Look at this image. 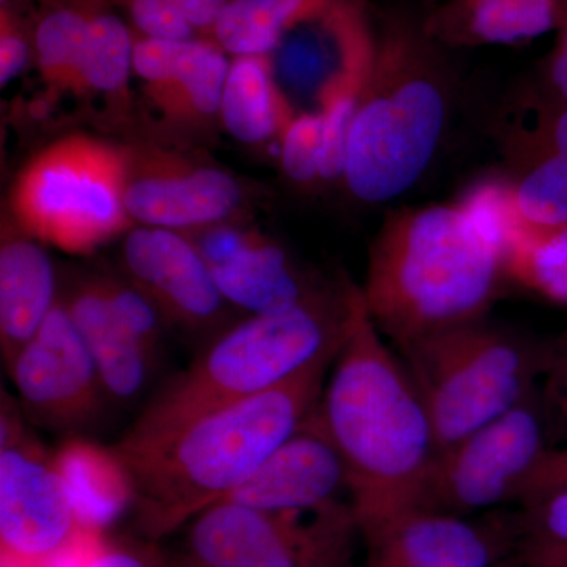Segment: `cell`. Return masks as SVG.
Wrapping results in <instances>:
<instances>
[{"label": "cell", "instance_id": "obj_1", "mask_svg": "<svg viewBox=\"0 0 567 567\" xmlns=\"http://www.w3.org/2000/svg\"><path fill=\"white\" fill-rule=\"evenodd\" d=\"M317 406L344 462L361 535L415 511L439 454L435 432L401 357L372 322L360 286L349 333Z\"/></svg>", "mask_w": 567, "mask_h": 567}, {"label": "cell", "instance_id": "obj_2", "mask_svg": "<svg viewBox=\"0 0 567 567\" xmlns=\"http://www.w3.org/2000/svg\"><path fill=\"white\" fill-rule=\"evenodd\" d=\"M336 357L162 439L107 446L145 532H173L248 483L315 410Z\"/></svg>", "mask_w": 567, "mask_h": 567}, {"label": "cell", "instance_id": "obj_3", "mask_svg": "<svg viewBox=\"0 0 567 567\" xmlns=\"http://www.w3.org/2000/svg\"><path fill=\"white\" fill-rule=\"evenodd\" d=\"M450 51L429 35L423 17L390 11L380 22L347 142L342 188L354 203H393L434 164L464 95Z\"/></svg>", "mask_w": 567, "mask_h": 567}, {"label": "cell", "instance_id": "obj_4", "mask_svg": "<svg viewBox=\"0 0 567 567\" xmlns=\"http://www.w3.org/2000/svg\"><path fill=\"white\" fill-rule=\"evenodd\" d=\"M506 282L502 249L456 200L388 212L360 287L372 322L402 350L484 319Z\"/></svg>", "mask_w": 567, "mask_h": 567}, {"label": "cell", "instance_id": "obj_5", "mask_svg": "<svg viewBox=\"0 0 567 567\" xmlns=\"http://www.w3.org/2000/svg\"><path fill=\"white\" fill-rule=\"evenodd\" d=\"M354 289L342 276L289 311L248 316L224 328L148 399L122 442L162 439L336 357L352 322Z\"/></svg>", "mask_w": 567, "mask_h": 567}, {"label": "cell", "instance_id": "obj_6", "mask_svg": "<svg viewBox=\"0 0 567 567\" xmlns=\"http://www.w3.org/2000/svg\"><path fill=\"white\" fill-rule=\"evenodd\" d=\"M551 347L484 317L425 336L398 353L443 451L533 395L536 380L550 368Z\"/></svg>", "mask_w": 567, "mask_h": 567}, {"label": "cell", "instance_id": "obj_7", "mask_svg": "<svg viewBox=\"0 0 567 567\" xmlns=\"http://www.w3.org/2000/svg\"><path fill=\"white\" fill-rule=\"evenodd\" d=\"M125 183V148L82 134L66 136L37 153L18 175L11 216L43 244L91 252L134 226Z\"/></svg>", "mask_w": 567, "mask_h": 567}, {"label": "cell", "instance_id": "obj_8", "mask_svg": "<svg viewBox=\"0 0 567 567\" xmlns=\"http://www.w3.org/2000/svg\"><path fill=\"white\" fill-rule=\"evenodd\" d=\"M6 393V391H3ZM2 394L0 546L2 565L51 567L99 536L82 520L61 456H51L21 425L20 404Z\"/></svg>", "mask_w": 567, "mask_h": 567}, {"label": "cell", "instance_id": "obj_9", "mask_svg": "<svg viewBox=\"0 0 567 567\" xmlns=\"http://www.w3.org/2000/svg\"><path fill=\"white\" fill-rule=\"evenodd\" d=\"M358 529L352 505L267 513L233 502L200 513L189 532L196 567H344Z\"/></svg>", "mask_w": 567, "mask_h": 567}, {"label": "cell", "instance_id": "obj_10", "mask_svg": "<svg viewBox=\"0 0 567 567\" xmlns=\"http://www.w3.org/2000/svg\"><path fill=\"white\" fill-rule=\"evenodd\" d=\"M377 54L368 0H309L267 55L289 118L361 91Z\"/></svg>", "mask_w": 567, "mask_h": 567}, {"label": "cell", "instance_id": "obj_11", "mask_svg": "<svg viewBox=\"0 0 567 567\" xmlns=\"http://www.w3.org/2000/svg\"><path fill=\"white\" fill-rule=\"evenodd\" d=\"M547 450L543 420L529 395L456 445L439 451L416 509L466 517L517 503Z\"/></svg>", "mask_w": 567, "mask_h": 567}, {"label": "cell", "instance_id": "obj_12", "mask_svg": "<svg viewBox=\"0 0 567 567\" xmlns=\"http://www.w3.org/2000/svg\"><path fill=\"white\" fill-rule=\"evenodd\" d=\"M6 371L22 412L47 431H87L102 421L112 404L99 368L61 298Z\"/></svg>", "mask_w": 567, "mask_h": 567}, {"label": "cell", "instance_id": "obj_13", "mask_svg": "<svg viewBox=\"0 0 567 567\" xmlns=\"http://www.w3.org/2000/svg\"><path fill=\"white\" fill-rule=\"evenodd\" d=\"M125 151V207L134 226L189 234L233 223L244 210V183L229 171L159 147Z\"/></svg>", "mask_w": 567, "mask_h": 567}, {"label": "cell", "instance_id": "obj_14", "mask_svg": "<svg viewBox=\"0 0 567 567\" xmlns=\"http://www.w3.org/2000/svg\"><path fill=\"white\" fill-rule=\"evenodd\" d=\"M122 274L147 295L171 327L208 342L229 327L234 306L224 298L210 267L188 235L133 226L123 237Z\"/></svg>", "mask_w": 567, "mask_h": 567}, {"label": "cell", "instance_id": "obj_15", "mask_svg": "<svg viewBox=\"0 0 567 567\" xmlns=\"http://www.w3.org/2000/svg\"><path fill=\"white\" fill-rule=\"evenodd\" d=\"M227 55L210 37L166 40L134 32L133 73L171 125L196 128L219 121Z\"/></svg>", "mask_w": 567, "mask_h": 567}, {"label": "cell", "instance_id": "obj_16", "mask_svg": "<svg viewBox=\"0 0 567 567\" xmlns=\"http://www.w3.org/2000/svg\"><path fill=\"white\" fill-rule=\"evenodd\" d=\"M317 405L251 480L224 502L286 513L316 509L338 502L339 492H349L344 462Z\"/></svg>", "mask_w": 567, "mask_h": 567}, {"label": "cell", "instance_id": "obj_17", "mask_svg": "<svg viewBox=\"0 0 567 567\" xmlns=\"http://www.w3.org/2000/svg\"><path fill=\"white\" fill-rule=\"evenodd\" d=\"M364 540L368 567H494L507 546V528L415 509Z\"/></svg>", "mask_w": 567, "mask_h": 567}, {"label": "cell", "instance_id": "obj_18", "mask_svg": "<svg viewBox=\"0 0 567 567\" xmlns=\"http://www.w3.org/2000/svg\"><path fill=\"white\" fill-rule=\"evenodd\" d=\"M59 298L91 352L112 404L136 402L152 382L158 361L126 330L107 301L99 276L74 279Z\"/></svg>", "mask_w": 567, "mask_h": 567}, {"label": "cell", "instance_id": "obj_19", "mask_svg": "<svg viewBox=\"0 0 567 567\" xmlns=\"http://www.w3.org/2000/svg\"><path fill=\"white\" fill-rule=\"evenodd\" d=\"M58 274L43 241L13 218L0 240V350L3 365L40 330L59 301Z\"/></svg>", "mask_w": 567, "mask_h": 567}, {"label": "cell", "instance_id": "obj_20", "mask_svg": "<svg viewBox=\"0 0 567 567\" xmlns=\"http://www.w3.org/2000/svg\"><path fill=\"white\" fill-rule=\"evenodd\" d=\"M208 267L224 298L248 316L289 311L330 282L301 270L282 245L249 230L234 252Z\"/></svg>", "mask_w": 567, "mask_h": 567}, {"label": "cell", "instance_id": "obj_21", "mask_svg": "<svg viewBox=\"0 0 567 567\" xmlns=\"http://www.w3.org/2000/svg\"><path fill=\"white\" fill-rule=\"evenodd\" d=\"M567 0H439L425 31L450 50L517 44L559 29Z\"/></svg>", "mask_w": 567, "mask_h": 567}, {"label": "cell", "instance_id": "obj_22", "mask_svg": "<svg viewBox=\"0 0 567 567\" xmlns=\"http://www.w3.org/2000/svg\"><path fill=\"white\" fill-rule=\"evenodd\" d=\"M488 134L503 166L537 156L567 158V104L544 95L533 82L514 85L492 112Z\"/></svg>", "mask_w": 567, "mask_h": 567}, {"label": "cell", "instance_id": "obj_23", "mask_svg": "<svg viewBox=\"0 0 567 567\" xmlns=\"http://www.w3.org/2000/svg\"><path fill=\"white\" fill-rule=\"evenodd\" d=\"M289 121L267 58H234L219 107L223 128L241 144L264 145L281 140Z\"/></svg>", "mask_w": 567, "mask_h": 567}, {"label": "cell", "instance_id": "obj_24", "mask_svg": "<svg viewBox=\"0 0 567 567\" xmlns=\"http://www.w3.org/2000/svg\"><path fill=\"white\" fill-rule=\"evenodd\" d=\"M103 0H35L33 63L55 92H78L93 11Z\"/></svg>", "mask_w": 567, "mask_h": 567}, {"label": "cell", "instance_id": "obj_25", "mask_svg": "<svg viewBox=\"0 0 567 567\" xmlns=\"http://www.w3.org/2000/svg\"><path fill=\"white\" fill-rule=\"evenodd\" d=\"M506 281L567 306V226L522 219L503 245Z\"/></svg>", "mask_w": 567, "mask_h": 567}, {"label": "cell", "instance_id": "obj_26", "mask_svg": "<svg viewBox=\"0 0 567 567\" xmlns=\"http://www.w3.org/2000/svg\"><path fill=\"white\" fill-rule=\"evenodd\" d=\"M134 32L103 0L93 11L76 93H95L106 100L126 102L133 74Z\"/></svg>", "mask_w": 567, "mask_h": 567}, {"label": "cell", "instance_id": "obj_27", "mask_svg": "<svg viewBox=\"0 0 567 567\" xmlns=\"http://www.w3.org/2000/svg\"><path fill=\"white\" fill-rule=\"evenodd\" d=\"M309 0H227L210 39L233 58H267Z\"/></svg>", "mask_w": 567, "mask_h": 567}, {"label": "cell", "instance_id": "obj_28", "mask_svg": "<svg viewBox=\"0 0 567 567\" xmlns=\"http://www.w3.org/2000/svg\"><path fill=\"white\" fill-rule=\"evenodd\" d=\"M522 218L537 226H567V158L547 155L503 166Z\"/></svg>", "mask_w": 567, "mask_h": 567}, {"label": "cell", "instance_id": "obj_29", "mask_svg": "<svg viewBox=\"0 0 567 567\" xmlns=\"http://www.w3.org/2000/svg\"><path fill=\"white\" fill-rule=\"evenodd\" d=\"M227 0H110L134 32L151 39L192 40L212 37Z\"/></svg>", "mask_w": 567, "mask_h": 567}, {"label": "cell", "instance_id": "obj_30", "mask_svg": "<svg viewBox=\"0 0 567 567\" xmlns=\"http://www.w3.org/2000/svg\"><path fill=\"white\" fill-rule=\"evenodd\" d=\"M96 276H99L100 286H102L107 301L121 317L126 330L133 334V338L140 342L145 352L151 354L153 360L159 361L164 333L169 328L162 311L125 275L99 274Z\"/></svg>", "mask_w": 567, "mask_h": 567}, {"label": "cell", "instance_id": "obj_31", "mask_svg": "<svg viewBox=\"0 0 567 567\" xmlns=\"http://www.w3.org/2000/svg\"><path fill=\"white\" fill-rule=\"evenodd\" d=\"M320 145L322 114L295 115L287 122L279 140V163L287 181L298 188L320 186Z\"/></svg>", "mask_w": 567, "mask_h": 567}, {"label": "cell", "instance_id": "obj_32", "mask_svg": "<svg viewBox=\"0 0 567 567\" xmlns=\"http://www.w3.org/2000/svg\"><path fill=\"white\" fill-rule=\"evenodd\" d=\"M360 92L339 96L322 112V145H320V185H338L344 182L347 142L350 125L357 110Z\"/></svg>", "mask_w": 567, "mask_h": 567}, {"label": "cell", "instance_id": "obj_33", "mask_svg": "<svg viewBox=\"0 0 567 567\" xmlns=\"http://www.w3.org/2000/svg\"><path fill=\"white\" fill-rule=\"evenodd\" d=\"M33 62V10L0 7V84L2 87Z\"/></svg>", "mask_w": 567, "mask_h": 567}, {"label": "cell", "instance_id": "obj_34", "mask_svg": "<svg viewBox=\"0 0 567 567\" xmlns=\"http://www.w3.org/2000/svg\"><path fill=\"white\" fill-rule=\"evenodd\" d=\"M522 537L567 544V488L524 507Z\"/></svg>", "mask_w": 567, "mask_h": 567}, {"label": "cell", "instance_id": "obj_35", "mask_svg": "<svg viewBox=\"0 0 567 567\" xmlns=\"http://www.w3.org/2000/svg\"><path fill=\"white\" fill-rule=\"evenodd\" d=\"M558 31L557 44L544 63L539 80L532 82L544 95L567 104V13Z\"/></svg>", "mask_w": 567, "mask_h": 567}, {"label": "cell", "instance_id": "obj_36", "mask_svg": "<svg viewBox=\"0 0 567 567\" xmlns=\"http://www.w3.org/2000/svg\"><path fill=\"white\" fill-rule=\"evenodd\" d=\"M518 551L528 567H567V544L522 537Z\"/></svg>", "mask_w": 567, "mask_h": 567}, {"label": "cell", "instance_id": "obj_37", "mask_svg": "<svg viewBox=\"0 0 567 567\" xmlns=\"http://www.w3.org/2000/svg\"><path fill=\"white\" fill-rule=\"evenodd\" d=\"M82 567H159L147 551L128 547L100 546Z\"/></svg>", "mask_w": 567, "mask_h": 567}, {"label": "cell", "instance_id": "obj_38", "mask_svg": "<svg viewBox=\"0 0 567 567\" xmlns=\"http://www.w3.org/2000/svg\"><path fill=\"white\" fill-rule=\"evenodd\" d=\"M547 375L554 388L555 404L567 421V334L551 347L550 368Z\"/></svg>", "mask_w": 567, "mask_h": 567}, {"label": "cell", "instance_id": "obj_39", "mask_svg": "<svg viewBox=\"0 0 567 567\" xmlns=\"http://www.w3.org/2000/svg\"><path fill=\"white\" fill-rule=\"evenodd\" d=\"M0 7L32 11L35 9V0H0Z\"/></svg>", "mask_w": 567, "mask_h": 567}]
</instances>
